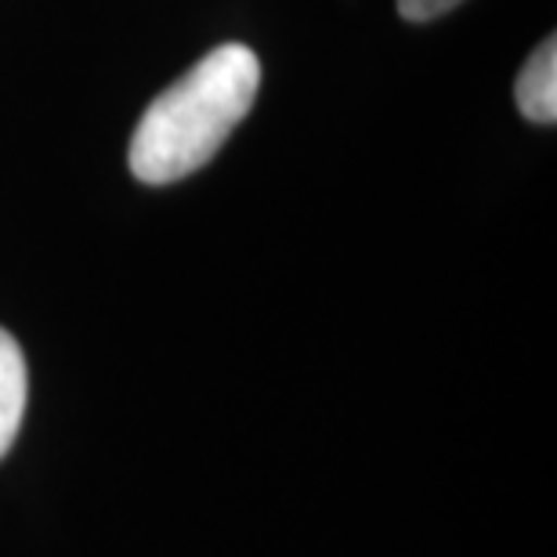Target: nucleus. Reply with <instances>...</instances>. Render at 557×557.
<instances>
[{"mask_svg": "<svg viewBox=\"0 0 557 557\" xmlns=\"http://www.w3.org/2000/svg\"><path fill=\"white\" fill-rule=\"evenodd\" d=\"M258 87L261 62L247 44L214 48L145 109L131 138V174L171 185L207 166L250 113Z\"/></svg>", "mask_w": 557, "mask_h": 557, "instance_id": "f257e3e1", "label": "nucleus"}, {"mask_svg": "<svg viewBox=\"0 0 557 557\" xmlns=\"http://www.w3.org/2000/svg\"><path fill=\"white\" fill-rule=\"evenodd\" d=\"M518 109L532 124H554L557 120V40L547 37L536 51L529 54V62L521 65L515 81Z\"/></svg>", "mask_w": 557, "mask_h": 557, "instance_id": "f03ea898", "label": "nucleus"}, {"mask_svg": "<svg viewBox=\"0 0 557 557\" xmlns=\"http://www.w3.org/2000/svg\"><path fill=\"white\" fill-rule=\"evenodd\" d=\"M26 413V359L8 330H0V456L11 449Z\"/></svg>", "mask_w": 557, "mask_h": 557, "instance_id": "7ed1b4c3", "label": "nucleus"}, {"mask_svg": "<svg viewBox=\"0 0 557 557\" xmlns=\"http://www.w3.org/2000/svg\"><path fill=\"white\" fill-rule=\"evenodd\" d=\"M456 4H463V0H398V15L409 22H431L445 15V11H453Z\"/></svg>", "mask_w": 557, "mask_h": 557, "instance_id": "20e7f679", "label": "nucleus"}]
</instances>
